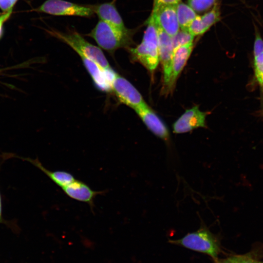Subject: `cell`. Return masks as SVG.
Masks as SVG:
<instances>
[{
	"label": "cell",
	"mask_w": 263,
	"mask_h": 263,
	"mask_svg": "<svg viewBox=\"0 0 263 263\" xmlns=\"http://www.w3.org/2000/svg\"><path fill=\"white\" fill-rule=\"evenodd\" d=\"M37 10L54 16L90 17L94 14L90 5H80L64 0H46Z\"/></svg>",
	"instance_id": "5"
},
{
	"label": "cell",
	"mask_w": 263,
	"mask_h": 263,
	"mask_svg": "<svg viewBox=\"0 0 263 263\" xmlns=\"http://www.w3.org/2000/svg\"><path fill=\"white\" fill-rule=\"evenodd\" d=\"M90 6L100 20L122 31H126L129 29L126 27L121 16L113 2H105L90 5Z\"/></svg>",
	"instance_id": "14"
},
{
	"label": "cell",
	"mask_w": 263,
	"mask_h": 263,
	"mask_svg": "<svg viewBox=\"0 0 263 263\" xmlns=\"http://www.w3.org/2000/svg\"><path fill=\"white\" fill-rule=\"evenodd\" d=\"M132 30H119L108 23L99 20L87 36L93 38L100 48L113 54L120 48H127L134 44Z\"/></svg>",
	"instance_id": "2"
},
{
	"label": "cell",
	"mask_w": 263,
	"mask_h": 263,
	"mask_svg": "<svg viewBox=\"0 0 263 263\" xmlns=\"http://www.w3.org/2000/svg\"><path fill=\"white\" fill-rule=\"evenodd\" d=\"M155 23L158 35L159 58L163 67L164 84L165 89L169 79L174 49L171 37L158 24L155 22Z\"/></svg>",
	"instance_id": "7"
},
{
	"label": "cell",
	"mask_w": 263,
	"mask_h": 263,
	"mask_svg": "<svg viewBox=\"0 0 263 263\" xmlns=\"http://www.w3.org/2000/svg\"><path fill=\"white\" fill-rule=\"evenodd\" d=\"M231 263H256L250 254L233 255L227 258Z\"/></svg>",
	"instance_id": "22"
},
{
	"label": "cell",
	"mask_w": 263,
	"mask_h": 263,
	"mask_svg": "<svg viewBox=\"0 0 263 263\" xmlns=\"http://www.w3.org/2000/svg\"><path fill=\"white\" fill-rule=\"evenodd\" d=\"M111 92L121 103L133 110L145 102L138 91L128 80L116 73L112 80Z\"/></svg>",
	"instance_id": "6"
},
{
	"label": "cell",
	"mask_w": 263,
	"mask_h": 263,
	"mask_svg": "<svg viewBox=\"0 0 263 263\" xmlns=\"http://www.w3.org/2000/svg\"><path fill=\"white\" fill-rule=\"evenodd\" d=\"M169 243L180 245L192 250L206 254L214 261L222 252L218 237L212 233L204 224L197 230L188 233L180 239L169 240Z\"/></svg>",
	"instance_id": "3"
},
{
	"label": "cell",
	"mask_w": 263,
	"mask_h": 263,
	"mask_svg": "<svg viewBox=\"0 0 263 263\" xmlns=\"http://www.w3.org/2000/svg\"><path fill=\"white\" fill-rule=\"evenodd\" d=\"M215 263H231L227 258L224 259H219L215 261Z\"/></svg>",
	"instance_id": "28"
},
{
	"label": "cell",
	"mask_w": 263,
	"mask_h": 263,
	"mask_svg": "<svg viewBox=\"0 0 263 263\" xmlns=\"http://www.w3.org/2000/svg\"><path fill=\"white\" fill-rule=\"evenodd\" d=\"M256 263H263V262H256Z\"/></svg>",
	"instance_id": "29"
},
{
	"label": "cell",
	"mask_w": 263,
	"mask_h": 263,
	"mask_svg": "<svg viewBox=\"0 0 263 263\" xmlns=\"http://www.w3.org/2000/svg\"><path fill=\"white\" fill-rule=\"evenodd\" d=\"M18 0H0V8L4 11H8L12 9L14 4Z\"/></svg>",
	"instance_id": "25"
},
{
	"label": "cell",
	"mask_w": 263,
	"mask_h": 263,
	"mask_svg": "<svg viewBox=\"0 0 263 263\" xmlns=\"http://www.w3.org/2000/svg\"><path fill=\"white\" fill-rule=\"evenodd\" d=\"M134 110L148 129L153 134L162 139L168 140L169 132L167 128L146 102Z\"/></svg>",
	"instance_id": "10"
},
{
	"label": "cell",
	"mask_w": 263,
	"mask_h": 263,
	"mask_svg": "<svg viewBox=\"0 0 263 263\" xmlns=\"http://www.w3.org/2000/svg\"><path fill=\"white\" fill-rule=\"evenodd\" d=\"M188 31L194 37L205 33L202 24L201 16H196L195 18L190 24L188 28Z\"/></svg>",
	"instance_id": "21"
},
{
	"label": "cell",
	"mask_w": 263,
	"mask_h": 263,
	"mask_svg": "<svg viewBox=\"0 0 263 263\" xmlns=\"http://www.w3.org/2000/svg\"><path fill=\"white\" fill-rule=\"evenodd\" d=\"M175 7L180 29L188 31L190 24L197 16L196 12L188 5L181 1Z\"/></svg>",
	"instance_id": "16"
},
{
	"label": "cell",
	"mask_w": 263,
	"mask_h": 263,
	"mask_svg": "<svg viewBox=\"0 0 263 263\" xmlns=\"http://www.w3.org/2000/svg\"><path fill=\"white\" fill-rule=\"evenodd\" d=\"M62 190L71 199L88 204L92 210L94 207L95 198L105 193L104 191L93 190L87 184L77 179Z\"/></svg>",
	"instance_id": "13"
},
{
	"label": "cell",
	"mask_w": 263,
	"mask_h": 263,
	"mask_svg": "<svg viewBox=\"0 0 263 263\" xmlns=\"http://www.w3.org/2000/svg\"><path fill=\"white\" fill-rule=\"evenodd\" d=\"M254 71L259 84L263 87V53L254 56Z\"/></svg>",
	"instance_id": "20"
},
{
	"label": "cell",
	"mask_w": 263,
	"mask_h": 263,
	"mask_svg": "<svg viewBox=\"0 0 263 263\" xmlns=\"http://www.w3.org/2000/svg\"><path fill=\"white\" fill-rule=\"evenodd\" d=\"M175 5H163L153 9L151 16L155 22L171 37L180 30Z\"/></svg>",
	"instance_id": "9"
},
{
	"label": "cell",
	"mask_w": 263,
	"mask_h": 263,
	"mask_svg": "<svg viewBox=\"0 0 263 263\" xmlns=\"http://www.w3.org/2000/svg\"><path fill=\"white\" fill-rule=\"evenodd\" d=\"M220 14L219 5L216 4L209 12L201 16L204 33L207 31L213 24L220 20L221 19Z\"/></svg>",
	"instance_id": "17"
},
{
	"label": "cell",
	"mask_w": 263,
	"mask_h": 263,
	"mask_svg": "<svg viewBox=\"0 0 263 263\" xmlns=\"http://www.w3.org/2000/svg\"><path fill=\"white\" fill-rule=\"evenodd\" d=\"M19 158L28 161L34 165L61 189L68 186L76 179L73 174L67 171L63 170L51 171L47 169L38 158L34 159L21 157H19Z\"/></svg>",
	"instance_id": "15"
},
{
	"label": "cell",
	"mask_w": 263,
	"mask_h": 263,
	"mask_svg": "<svg viewBox=\"0 0 263 263\" xmlns=\"http://www.w3.org/2000/svg\"><path fill=\"white\" fill-rule=\"evenodd\" d=\"M1 223L7 224L8 222L5 221V220L2 217V201L0 192V224Z\"/></svg>",
	"instance_id": "27"
},
{
	"label": "cell",
	"mask_w": 263,
	"mask_h": 263,
	"mask_svg": "<svg viewBox=\"0 0 263 263\" xmlns=\"http://www.w3.org/2000/svg\"><path fill=\"white\" fill-rule=\"evenodd\" d=\"M83 63L97 88L104 92H111V82L114 72L105 70L94 61L80 56Z\"/></svg>",
	"instance_id": "12"
},
{
	"label": "cell",
	"mask_w": 263,
	"mask_h": 263,
	"mask_svg": "<svg viewBox=\"0 0 263 263\" xmlns=\"http://www.w3.org/2000/svg\"><path fill=\"white\" fill-rule=\"evenodd\" d=\"M52 35L71 47L78 55L90 59L105 70L111 67L100 48L87 41L78 32L52 31Z\"/></svg>",
	"instance_id": "4"
},
{
	"label": "cell",
	"mask_w": 263,
	"mask_h": 263,
	"mask_svg": "<svg viewBox=\"0 0 263 263\" xmlns=\"http://www.w3.org/2000/svg\"><path fill=\"white\" fill-rule=\"evenodd\" d=\"M215 0H188V5L195 12L201 13L208 10Z\"/></svg>",
	"instance_id": "19"
},
{
	"label": "cell",
	"mask_w": 263,
	"mask_h": 263,
	"mask_svg": "<svg viewBox=\"0 0 263 263\" xmlns=\"http://www.w3.org/2000/svg\"><path fill=\"white\" fill-rule=\"evenodd\" d=\"M193 47V42L181 46L173 51L171 71L168 84L165 89L167 92L171 91L176 81L189 57Z\"/></svg>",
	"instance_id": "11"
},
{
	"label": "cell",
	"mask_w": 263,
	"mask_h": 263,
	"mask_svg": "<svg viewBox=\"0 0 263 263\" xmlns=\"http://www.w3.org/2000/svg\"><path fill=\"white\" fill-rule=\"evenodd\" d=\"M194 36L188 31L180 29L173 36L171 37L173 49L185 44L193 42Z\"/></svg>",
	"instance_id": "18"
},
{
	"label": "cell",
	"mask_w": 263,
	"mask_h": 263,
	"mask_svg": "<svg viewBox=\"0 0 263 263\" xmlns=\"http://www.w3.org/2000/svg\"><path fill=\"white\" fill-rule=\"evenodd\" d=\"M262 53H263V40L259 35L257 34L254 45V56Z\"/></svg>",
	"instance_id": "23"
},
{
	"label": "cell",
	"mask_w": 263,
	"mask_h": 263,
	"mask_svg": "<svg viewBox=\"0 0 263 263\" xmlns=\"http://www.w3.org/2000/svg\"><path fill=\"white\" fill-rule=\"evenodd\" d=\"M180 1H181V0H154L153 9L163 5H175Z\"/></svg>",
	"instance_id": "24"
},
{
	"label": "cell",
	"mask_w": 263,
	"mask_h": 263,
	"mask_svg": "<svg viewBox=\"0 0 263 263\" xmlns=\"http://www.w3.org/2000/svg\"><path fill=\"white\" fill-rule=\"evenodd\" d=\"M12 12V9L7 11L0 16V38L2 34V27L4 22L8 19Z\"/></svg>",
	"instance_id": "26"
},
{
	"label": "cell",
	"mask_w": 263,
	"mask_h": 263,
	"mask_svg": "<svg viewBox=\"0 0 263 263\" xmlns=\"http://www.w3.org/2000/svg\"><path fill=\"white\" fill-rule=\"evenodd\" d=\"M147 26L140 44L126 50L132 61L141 63L150 72L156 68L159 62L158 35L156 26L150 15L147 21Z\"/></svg>",
	"instance_id": "1"
},
{
	"label": "cell",
	"mask_w": 263,
	"mask_h": 263,
	"mask_svg": "<svg viewBox=\"0 0 263 263\" xmlns=\"http://www.w3.org/2000/svg\"><path fill=\"white\" fill-rule=\"evenodd\" d=\"M207 112L200 110L198 106L187 110L174 123L173 131L176 133L189 132L199 127H206Z\"/></svg>",
	"instance_id": "8"
}]
</instances>
